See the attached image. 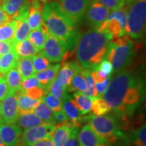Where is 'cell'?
Wrapping results in <instances>:
<instances>
[{
  "label": "cell",
  "mask_w": 146,
  "mask_h": 146,
  "mask_svg": "<svg viewBox=\"0 0 146 146\" xmlns=\"http://www.w3.org/2000/svg\"><path fill=\"white\" fill-rule=\"evenodd\" d=\"M91 0H57L62 12L70 21L77 25L83 21Z\"/></svg>",
  "instance_id": "cell-8"
},
{
  "label": "cell",
  "mask_w": 146,
  "mask_h": 146,
  "mask_svg": "<svg viewBox=\"0 0 146 146\" xmlns=\"http://www.w3.org/2000/svg\"><path fill=\"white\" fill-rule=\"evenodd\" d=\"M83 70L81 72H76L72 76L70 85L66 88V91L68 92L73 91H80L84 93L87 89V85L85 78L84 77Z\"/></svg>",
  "instance_id": "cell-29"
},
{
  "label": "cell",
  "mask_w": 146,
  "mask_h": 146,
  "mask_svg": "<svg viewBox=\"0 0 146 146\" xmlns=\"http://www.w3.org/2000/svg\"><path fill=\"white\" fill-rule=\"evenodd\" d=\"M41 86L39 81L35 76H33L26 79L22 80L21 82V89L23 91L28 90L29 89L33 88V87Z\"/></svg>",
  "instance_id": "cell-40"
},
{
  "label": "cell",
  "mask_w": 146,
  "mask_h": 146,
  "mask_svg": "<svg viewBox=\"0 0 146 146\" xmlns=\"http://www.w3.org/2000/svg\"><path fill=\"white\" fill-rule=\"evenodd\" d=\"M22 92L27 96L29 97L33 100H39L43 98V96L45 94V91L44 88L42 86L33 87V88L29 89L28 90L23 91Z\"/></svg>",
  "instance_id": "cell-39"
},
{
  "label": "cell",
  "mask_w": 146,
  "mask_h": 146,
  "mask_svg": "<svg viewBox=\"0 0 146 146\" xmlns=\"http://www.w3.org/2000/svg\"><path fill=\"white\" fill-rule=\"evenodd\" d=\"M83 122L88 123L89 127L100 137L109 143H115L118 140H126L121 126L114 116L89 114L82 118V123Z\"/></svg>",
  "instance_id": "cell-5"
},
{
  "label": "cell",
  "mask_w": 146,
  "mask_h": 146,
  "mask_svg": "<svg viewBox=\"0 0 146 146\" xmlns=\"http://www.w3.org/2000/svg\"><path fill=\"white\" fill-rule=\"evenodd\" d=\"M145 135L146 126L144 124L132 132L131 135V141L135 146H146Z\"/></svg>",
  "instance_id": "cell-34"
},
{
  "label": "cell",
  "mask_w": 146,
  "mask_h": 146,
  "mask_svg": "<svg viewBox=\"0 0 146 146\" xmlns=\"http://www.w3.org/2000/svg\"><path fill=\"white\" fill-rule=\"evenodd\" d=\"M18 60V57L14 51L13 46V48L10 52L2 55L0 58V73L1 76H4L11 69L16 68Z\"/></svg>",
  "instance_id": "cell-23"
},
{
  "label": "cell",
  "mask_w": 146,
  "mask_h": 146,
  "mask_svg": "<svg viewBox=\"0 0 146 146\" xmlns=\"http://www.w3.org/2000/svg\"><path fill=\"white\" fill-rule=\"evenodd\" d=\"M5 82L10 91L17 93L21 91L22 77L16 68H14L8 71L4 76Z\"/></svg>",
  "instance_id": "cell-27"
},
{
  "label": "cell",
  "mask_w": 146,
  "mask_h": 146,
  "mask_svg": "<svg viewBox=\"0 0 146 146\" xmlns=\"http://www.w3.org/2000/svg\"><path fill=\"white\" fill-rule=\"evenodd\" d=\"M78 146H112L102 139L89 125L82 127L78 134Z\"/></svg>",
  "instance_id": "cell-14"
},
{
  "label": "cell",
  "mask_w": 146,
  "mask_h": 146,
  "mask_svg": "<svg viewBox=\"0 0 146 146\" xmlns=\"http://www.w3.org/2000/svg\"><path fill=\"white\" fill-rule=\"evenodd\" d=\"M14 49L18 58L33 57L39 52L28 39L17 43L14 42Z\"/></svg>",
  "instance_id": "cell-22"
},
{
  "label": "cell",
  "mask_w": 146,
  "mask_h": 146,
  "mask_svg": "<svg viewBox=\"0 0 146 146\" xmlns=\"http://www.w3.org/2000/svg\"><path fill=\"white\" fill-rule=\"evenodd\" d=\"M111 76H109L108 77L106 78L104 81L101 82V83H96V84H95L96 91L98 94V97H101L102 94L106 91L109 85L110 81Z\"/></svg>",
  "instance_id": "cell-41"
},
{
  "label": "cell",
  "mask_w": 146,
  "mask_h": 146,
  "mask_svg": "<svg viewBox=\"0 0 146 146\" xmlns=\"http://www.w3.org/2000/svg\"><path fill=\"white\" fill-rule=\"evenodd\" d=\"M62 110L68 120L74 127L78 128L82 123V117L74 100L67 94L62 101Z\"/></svg>",
  "instance_id": "cell-16"
},
{
  "label": "cell",
  "mask_w": 146,
  "mask_h": 146,
  "mask_svg": "<svg viewBox=\"0 0 146 146\" xmlns=\"http://www.w3.org/2000/svg\"><path fill=\"white\" fill-rule=\"evenodd\" d=\"M0 122H2V117H1V102H0Z\"/></svg>",
  "instance_id": "cell-50"
},
{
  "label": "cell",
  "mask_w": 146,
  "mask_h": 146,
  "mask_svg": "<svg viewBox=\"0 0 146 146\" xmlns=\"http://www.w3.org/2000/svg\"><path fill=\"white\" fill-rule=\"evenodd\" d=\"M50 34L48 32L47 27L44 23H42L41 26L39 29L36 30H33L28 35V39L31 43L38 50L41 51L43 45L46 40L47 36Z\"/></svg>",
  "instance_id": "cell-21"
},
{
  "label": "cell",
  "mask_w": 146,
  "mask_h": 146,
  "mask_svg": "<svg viewBox=\"0 0 146 146\" xmlns=\"http://www.w3.org/2000/svg\"><path fill=\"white\" fill-rule=\"evenodd\" d=\"M58 126L55 124H45L38 127L26 129L21 137V146H33L44 139L52 138Z\"/></svg>",
  "instance_id": "cell-10"
},
{
  "label": "cell",
  "mask_w": 146,
  "mask_h": 146,
  "mask_svg": "<svg viewBox=\"0 0 146 146\" xmlns=\"http://www.w3.org/2000/svg\"><path fill=\"white\" fill-rule=\"evenodd\" d=\"M10 91L4 77L0 76V102L4 99Z\"/></svg>",
  "instance_id": "cell-45"
},
{
  "label": "cell",
  "mask_w": 146,
  "mask_h": 146,
  "mask_svg": "<svg viewBox=\"0 0 146 146\" xmlns=\"http://www.w3.org/2000/svg\"><path fill=\"white\" fill-rule=\"evenodd\" d=\"M1 2H2V0H0V4H1Z\"/></svg>",
  "instance_id": "cell-53"
},
{
  "label": "cell",
  "mask_w": 146,
  "mask_h": 146,
  "mask_svg": "<svg viewBox=\"0 0 146 146\" xmlns=\"http://www.w3.org/2000/svg\"><path fill=\"white\" fill-rule=\"evenodd\" d=\"M16 68L21 74L22 80L33 77L36 74L33 66L32 57L18 58Z\"/></svg>",
  "instance_id": "cell-26"
},
{
  "label": "cell",
  "mask_w": 146,
  "mask_h": 146,
  "mask_svg": "<svg viewBox=\"0 0 146 146\" xmlns=\"http://www.w3.org/2000/svg\"><path fill=\"white\" fill-rule=\"evenodd\" d=\"M134 56L133 40L126 35L111 40L104 59L112 64V72L116 74L126 70L133 62Z\"/></svg>",
  "instance_id": "cell-4"
},
{
  "label": "cell",
  "mask_w": 146,
  "mask_h": 146,
  "mask_svg": "<svg viewBox=\"0 0 146 146\" xmlns=\"http://www.w3.org/2000/svg\"><path fill=\"white\" fill-rule=\"evenodd\" d=\"M40 1H43V2H45V1H47V0H40Z\"/></svg>",
  "instance_id": "cell-52"
},
{
  "label": "cell",
  "mask_w": 146,
  "mask_h": 146,
  "mask_svg": "<svg viewBox=\"0 0 146 146\" xmlns=\"http://www.w3.org/2000/svg\"><path fill=\"white\" fill-rule=\"evenodd\" d=\"M62 65V66L58 70L56 81L59 85L67 88L70 85L73 75L76 72H81L83 68L76 61L68 62Z\"/></svg>",
  "instance_id": "cell-15"
},
{
  "label": "cell",
  "mask_w": 146,
  "mask_h": 146,
  "mask_svg": "<svg viewBox=\"0 0 146 146\" xmlns=\"http://www.w3.org/2000/svg\"><path fill=\"white\" fill-rule=\"evenodd\" d=\"M42 21L50 34L56 37L68 52L75 49L81 33L76 25L62 12L56 1L45 2L43 5Z\"/></svg>",
  "instance_id": "cell-2"
},
{
  "label": "cell",
  "mask_w": 146,
  "mask_h": 146,
  "mask_svg": "<svg viewBox=\"0 0 146 146\" xmlns=\"http://www.w3.org/2000/svg\"><path fill=\"white\" fill-rule=\"evenodd\" d=\"M11 20H12V16L7 15L2 10L1 6H0V26H1V25L7 23V22L11 21Z\"/></svg>",
  "instance_id": "cell-47"
},
{
  "label": "cell",
  "mask_w": 146,
  "mask_h": 146,
  "mask_svg": "<svg viewBox=\"0 0 146 146\" xmlns=\"http://www.w3.org/2000/svg\"><path fill=\"white\" fill-rule=\"evenodd\" d=\"M1 117L2 122L8 125H14L17 123L19 112L16 99V93L10 91L1 101Z\"/></svg>",
  "instance_id": "cell-12"
},
{
  "label": "cell",
  "mask_w": 146,
  "mask_h": 146,
  "mask_svg": "<svg viewBox=\"0 0 146 146\" xmlns=\"http://www.w3.org/2000/svg\"><path fill=\"white\" fill-rule=\"evenodd\" d=\"M106 91L100 97L115 118L127 120L139 107L145 96V82L137 73L125 70L114 74Z\"/></svg>",
  "instance_id": "cell-1"
},
{
  "label": "cell",
  "mask_w": 146,
  "mask_h": 146,
  "mask_svg": "<svg viewBox=\"0 0 146 146\" xmlns=\"http://www.w3.org/2000/svg\"><path fill=\"white\" fill-rule=\"evenodd\" d=\"M16 123L21 129L25 130L47 124L33 113H27L19 115Z\"/></svg>",
  "instance_id": "cell-24"
},
{
  "label": "cell",
  "mask_w": 146,
  "mask_h": 146,
  "mask_svg": "<svg viewBox=\"0 0 146 146\" xmlns=\"http://www.w3.org/2000/svg\"><path fill=\"white\" fill-rule=\"evenodd\" d=\"M0 146H5L3 145V142H2V140H1V136H0Z\"/></svg>",
  "instance_id": "cell-51"
},
{
  "label": "cell",
  "mask_w": 146,
  "mask_h": 146,
  "mask_svg": "<svg viewBox=\"0 0 146 146\" xmlns=\"http://www.w3.org/2000/svg\"><path fill=\"white\" fill-rule=\"evenodd\" d=\"M29 0H2L1 8L7 15L12 16L16 13Z\"/></svg>",
  "instance_id": "cell-32"
},
{
  "label": "cell",
  "mask_w": 146,
  "mask_h": 146,
  "mask_svg": "<svg viewBox=\"0 0 146 146\" xmlns=\"http://www.w3.org/2000/svg\"><path fill=\"white\" fill-rule=\"evenodd\" d=\"M0 58H1V56H0ZM0 76H1V73H0Z\"/></svg>",
  "instance_id": "cell-54"
},
{
  "label": "cell",
  "mask_w": 146,
  "mask_h": 146,
  "mask_svg": "<svg viewBox=\"0 0 146 146\" xmlns=\"http://www.w3.org/2000/svg\"><path fill=\"white\" fill-rule=\"evenodd\" d=\"M43 100L53 112H58L62 110V103L61 100L58 99L51 94H47V96L45 95L43 98Z\"/></svg>",
  "instance_id": "cell-37"
},
{
  "label": "cell",
  "mask_w": 146,
  "mask_h": 146,
  "mask_svg": "<svg viewBox=\"0 0 146 146\" xmlns=\"http://www.w3.org/2000/svg\"><path fill=\"white\" fill-rule=\"evenodd\" d=\"M54 117L55 123H56V125L57 126H60L68 121V118H67L65 113L62 110L60 111H58V112H54Z\"/></svg>",
  "instance_id": "cell-44"
},
{
  "label": "cell",
  "mask_w": 146,
  "mask_h": 146,
  "mask_svg": "<svg viewBox=\"0 0 146 146\" xmlns=\"http://www.w3.org/2000/svg\"><path fill=\"white\" fill-rule=\"evenodd\" d=\"M127 13L126 5L119 10L110 12L106 21L96 29L100 31L109 33L112 36V39L126 35Z\"/></svg>",
  "instance_id": "cell-7"
},
{
  "label": "cell",
  "mask_w": 146,
  "mask_h": 146,
  "mask_svg": "<svg viewBox=\"0 0 146 146\" xmlns=\"http://www.w3.org/2000/svg\"><path fill=\"white\" fill-rule=\"evenodd\" d=\"M75 127L69 121L58 126L52 136L54 146H63L64 145Z\"/></svg>",
  "instance_id": "cell-18"
},
{
  "label": "cell",
  "mask_w": 146,
  "mask_h": 146,
  "mask_svg": "<svg viewBox=\"0 0 146 146\" xmlns=\"http://www.w3.org/2000/svg\"><path fill=\"white\" fill-rule=\"evenodd\" d=\"M127 6L126 34L131 39H141L145 33L146 0H137Z\"/></svg>",
  "instance_id": "cell-6"
},
{
  "label": "cell",
  "mask_w": 146,
  "mask_h": 146,
  "mask_svg": "<svg viewBox=\"0 0 146 146\" xmlns=\"http://www.w3.org/2000/svg\"><path fill=\"white\" fill-rule=\"evenodd\" d=\"M33 114L36 115L40 119L45 122L47 124H55V120L54 117V112L46 105L43 100L39 105L33 110Z\"/></svg>",
  "instance_id": "cell-28"
},
{
  "label": "cell",
  "mask_w": 146,
  "mask_h": 146,
  "mask_svg": "<svg viewBox=\"0 0 146 146\" xmlns=\"http://www.w3.org/2000/svg\"><path fill=\"white\" fill-rule=\"evenodd\" d=\"M16 25V21L12 19L0 26V41H12Z\"/></svg>",
  "instance_id": "cell-31"
},
{
  "label": "cell",
  "mask_w": 146,
  "mask_h": 146,
  "mask_svg": "<svg viewBox=\"0 0 146 146\" xmlns=\"http://www.w3.org/2000/svg\"><path fill=\"white\" fill-rule=\"evenodd\" d=\"M39 54L47 58L50 62L56 63L62 61L64 64L68 57L69 52L56 37L49 34Z\"/></svg>",
  "instance_id": "cell-9"
},
{
  "label": "cell",
  "mask_w": 146,
  "mask_h": 146,
  "mask_svg": "<svg viewBox=\"0 0 146 146\" xmlns=\"http://www.w3.org/2000/svg\"><path fill=\"white\" fill-rule=\"evenodd\" d=\"M42 9L43 5L40 3V0H31L28 17L29 25L32 30L39 29L43 23L42 21Z\"/></svg>",
  "instance_id": "cell-17"
},
{
  "label": "cell",
  "mask_w": 146,
  "mask_h": 146,
  "mask_svg": "<svg viewBox=\"0 0 146 146\" xmlns=\"http://www.w3.org/2000/svg\"><path fill=\"white\" fill-rule=\"evenodd\" d=\"M15 21H16L17 25L12 42L17 43L27 39L29 34L30 33L31 29L27 21V17L18 18Z\"/></svg>",
  "instance_id": "cell-25"
},
{
  "label": "cell",
  "mask_w": 146,
  "mask_h": 146,
  "mask_svg": "<svg viewBox=\"0 0 146 146\" xmlns=\"http://www.w3.org/2000/svg\"><path fill=\"white\" fill-rule=\"evenodd\" d=\"M51 94L53 96L57 98L61 101H62L64 98L67 94L66 88L64 87L62 85H59L56 81V79L49 85L47 89V94ZM45 94V95H46Z\"/></svg>",
  "instance_id": "cell-36"
},
{
  "label": "cell",
  "mask_w": 146,
  "mask_h": 146,
  "mask_svg": "<svg viewBox=\"0 0 146 146\" xmlns=\"http://www.w3.org/2000/svg\"><path fill=\"white\" fill-rule=\"evenodd\" d=\"M22 129L16 125L0 122V136L5 146H21Z\"/></svg>",
  "instance_id": "cell-13"
},
{
  "label": "cell",
  "mask_w": 146,
  "mask_h": 146,
  "mask_svg": "<svg viewBox=\"0 0 146 146\" xmlns=\"http://www.w3.org/2000/svg\"><path fill=\"white\" fill-rule=\"evenodd\" d=\"M61 66L62 64L52 65L46 70L36 73L35 75V76L38 79L41 86L44 88L45 94H47V87L56 79L58 72L60 70Z\"/></svg>",
  "instance_id": "cell-20"
},
{
  "label": "cell",
  "mask_w": 146,
  "mask_h": 146,
  "mask_svg": "<svg viewBox=\"0 0 146 146\" xmlns=\"http://www.w3.org/2000/svg\"><path fill=\"white\" fill-rule=\"evenodd\" d=\"M16 99L17 101L19 115L27 113H33V110L41 103L42 99L33 100L27 96L22 91L16 93Z\"/></svg>",
  "instance_id": "cell-19"
},
{
  "label": "cell",
  "mask_w": 146,
  "mask_h": 146,
  "mask_svg": "<svg viewBox=\"0 0 146 146\" xmlns=\"http://www.w3.org/2000/svg\"><path fill=\"white\" fill-rule=\"evenodd\" d=\"M73 97L81 115H86L91 112V100L90 98L80 91H74Z\"/></svg>",
  "instance_id": "cell-30"
},
{
  "label": "cell",
  "mask_w": 146,
  "mask_h": 146,
  "mask_svg": "<svg viewBox=\"0 0 146 146\" xmlns=\"http://www.w3.org/2000/svg\"><path fill=\"white\" fill-rule=\"evenodd\" d=\"M14 43L12 41H0V56L10 52L13 48Z\"/></svg>",
  "instance_id": "cell-46"
},
{
  "label": "cell",
  "mask_w": 146,
  "mask_h": 146,
  "mask_svg": "<svg viewBox=\"0 0 146 146\" xmlns=\"http://www.w3.org/2000/svg\"><path fill=\"white\" fill-rule=\"evenodd\" d=\"M97 68L99 69L102 72H104L108 75L110 76L112 74V66L110 62L106 60H104L100 62V64L97 67Z\"/></svg>",
  "instance_id": "cell-43"
},
{
  "label": "cell",
  "mask_w": 146,
  "mask_h": 146,
  "mask_svg": "<svg viewBox=\"0 0 146 146\" xmlns=\"http://www.w3.org/2000/svg\"><path fill=\"white\" fill-rule=\"evenodd\" d=\"M112 36L91 29L81 36L75 47L78 63L84 69L94 70L104 60Z\"/></svg>",
  "instance_id": "cell-3"
},
{
  "label": "cell",
  "mask_w": 146,
  "mask_h": 146,
  "mask_svg": "<svg viewBox=\"0 0 146 146\" xmlns=\"http://www.w3.org/2000/svg\"><path fill=\"white\" fill-rule=\"evenodd\" d=\"M33 146H54V145H53L52 138H47L38 141Z\"/></svg>",
  "instance_id": "cell-48"
},
{
  "label": "cell",
  "mask_w": 146,
  "mask_h": 146,
  "mask_svg": "<svg viewBox=\"0 0 146 146\" xmlns=\"http://www.w3.org/2000/svg\"><path fill=\"white\" fill-rule=\"evenodd\" d=\"M137 1V0H125L126 3H127V4H129V3H132V2H133V1Z\"/></svg>",
  "instance_id": "cell-49"
},
{
  "label": "cell",
  "mask_w": 146,
  "mask_h": 146,
  "mask_svg": "<svg viewBox=\"0 0 146 146\" xmlns=\"http://www.w3.org/2000/svg\"><path fill=\"white\" fill-rule=\"evenodd\" d=\"M91 111L96 116H103L110 112L111 110L104 100L100 97H97L91 100Z\"/></svg>",
  "instance_id": "cell-33"
},
{
  "label": "cell",
  "mask_w": 146,
  "mask_h": 146,
  "mask_svg": "<svg viewBox=\"0 0 146 146\" xmlns=\"http://www.w3.org/2000/svg\"><path fill=\"white\" fill-rule=\"evenodd\" d=\"M78 128L75 127L71 133L70 137L68 138V139L67 140L63 146H78Z\"/></svg>",
  "instance_id": "cell-42"
},
{
  "label": "cell",
  "mask_w": 146,
  "mask_h": 146,
  "mask_svg": "<svg viewBox=\"0 0 146 146\" xmlns=\"http://www.w3.org/2000/svg\"><path fill=\"white\" fill-rule=\"evenodd\" d=\"M32 62L33 68L35 73L41 72V71L46 70L52 64H51L50 62L47 58L43 57L42 55L37 54L35 56L32 57Z\"/></svg>",
  "instance_id": "cell-35"
},
{
  "label": "cell",
  "mask_w": 146,
  "mask_h": 146,
  "mask_svg": "<svg viewBox=\"0 0 146 146\" xmlns=\"http://www.w3.org/2000/svg\"><path fill=\"white\" fill-rule=\"evenodd\" d=\"M110 10L98 0H91L85 14V19L93 29L99 27L106 19Z\"/></svg>",
  "instance_id": "cell-11"
},
{
  "label": "cell",
  "mask_w": 146,
  "mask_h": 146,
  "mask_svg": "<svg viewBox=\"0 0 146 146\" xmlns=\"http://www.w3.org/2000/svg\"><path fill=\"white\" fill-rule=\"evenodd\" d=\"M109 10L116 11L126 5L125 0H98Z\"/></svg>",
  "instance_id": "cell-38"
}]
</instances>
